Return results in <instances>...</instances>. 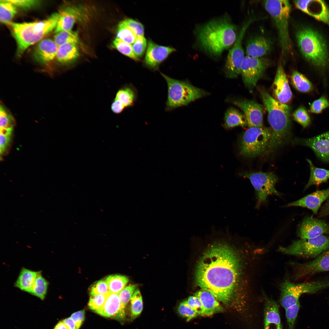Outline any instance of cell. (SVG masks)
<instances>
[{
    "mask_svg": "<svg viewBox=\"0 0 329 329\" xmlns=\"http://www.w3.org/2000/svg\"><path fill=\"white\" fill-rule=\"evenodd\" d=\"M233 102L243 111L249 128L263 127V110L260 104L244 99L236 100Z\"/></svg>",
    "mask_w": 329,
    "mask_h": 329,
    "instance_id": "e0dca14e",
    "label": "cell"
},
{
    "mask_svg": "<svg viewBox=\"0 0 329 329\" xmlns=\"http://www.w3.org/2000/svg\"><path fill=\"white\" fill-rule=\"evenodd\" d=\"M109 293L91 295L88 303L89 309L95 312L101 309L104 305Z\"/></svg>",
    "mask_w": 329,
    "mask_h": 329,
    "instance_id": "b9f144b4",
    "label": "cell"
},
{
    "mask_svg": "<svg viewBox=\"0 0 329 329\" xmlns=\"http://www.w3.org/2000/svg\"><path fill=\"white\" fill-rule=\"evenodd\" d=\"M85 312L81 310L73 313L70 317L75 323L76 329H79L85 319Z\"/></svg>",
    "mask_w": 329,
    "mask_h": 329,
    "instance_id": "f5cc1de1",
    "label": "cell"
},
{
    "mask_svg": "<svg viewBox=\"0 0 329 329\" xmlns=\"http://www.w3.org/2000/svg\"><path fill=\"white\" fill-rule=\"evenodd\" d=\"M293 117L295 121L304 128L310 124V117L306 109L303 107H300L295 110L293 113Z\"/></svg>",
    "mask_w": 329,
    "mask_h": 329,
    "instance_id": "60d3db41",
    "label": "cell"
},
{
    "mask_svg": "<svg viewBox=\"0 0 329 329\" xmlns=\"http://www.w3.org/2000/svg\"><path fill=\"white\" fill-rule=\"evenodd\" d=\"M136 91L131 85H125L117 91L114 100L122 104L125 108L132 106L137 98Z\"/></svg>",
    "mask_w": 329,
    "mask_h": 329,
    "instance_id": "f546056e",
    "label": "cell"
},
{
    "mask_svg": "<svg viewBox=\"0 0 329 329\" xmlns=\"http://www.w3.org/2000/svg\"><path fill=\"white\" fill-rule=\"evenodd\" d=\"M125 20L128 25L135 32L137 36H143V27L141 23L131 19H127Z\"/></svg>",
    "mask_w": 329,
    "mask_h": 329,
    "instance_id": "816d5d0a",
    "label": "cell"
},
{
    "mask_svg": "<svg viewBox=\"0 0 329 329\" xmlns=\"http://www.w3.org/2000/svg\"><path fill=\"white\" fill-rule=\"evenodd\" d=\"M58 46L54 41L49 38L41 40L33 53L34 59L43 64L49 62L56 57Z\"/></svg>",
    "mask_w": 329,
    "mask_h": 329,
    "instance_id": "d4e9b609",
    "label": "cell"
},
{
    "mask_svg": "<svg viewBox=\"0 0 329 329\" xmlns=\"http://www.w3.org/2000/svg\"><path fill=\"white\" fill-rule=\"evenodd\" d=\"M83 12L82 9L74 6H69L61 10L58 13L59 16L55 33L72 30L75 23L81 19Z\"/></svg>",
    "mask_w": 329,
    "mask_h": 329,
    "instance_id": "cb8c5ba5",
    "label": "cell"
},
{
    "mask_svg": "<svg viewBox=\"0 0 329 329\" xmlns=\"http://www.w3.org/2000/svg\"><path fill=\"white\" fill-rule=\"evenodd\" d=\"M136 285H130L124 288L119 293L122 307L125 308L136 289Z\"/></svg>",
    "mask_w": 329,
    "mask_h": 329,
    "instance_id": "7bdbcfd3",
    "label": "cell"
},
{
    "mask_svg": "<svg viewBox=\"0 0 329 329\" xmlns=\"http://www.w3.org/2000/svg\"><path fill=\"white\" fill-rule=\"evenodd\" d=\"M168 86L166 110L169 111L187 105L205 95V92L185 81L172 78L161 73Z\"/></svg>",
    "mask_w": 329,
    "mask_h": 329,
    "instance_id": "52a82bcc",
    "label": "cell"
},
{
    "mask_svg": "<svg viewBox=\"0 0 329 329\" xmlns=\"http://www.w3.org/2000/svg\"><path fill=\"white\" fill-rule=\"evenodd\" d=\"M131 318L134 319L141 313L143 309V301L140 291L136 289L130 300Z\"/></svg>",
    "mask_w": 329,
    "mask_h": 329,
    "instance_id": "f35d334b",
    "label": "cell"
},
{
    "mask_svg": "<svg viewBox=\"0 0 329 329\" xmlns=\"http://www.w3.org/2000/svg\"><path fill=\"white\" fill-rule=\"evenodd\" d=\"M329 197V188L318 190L299 200L289 203L284 207L299 206L307 208L317 214L322 203Z\"/></svg>",
    "mask_w": 329,
    "mask_h": 329,
    "instance_id": "603a6c76",
    "label": "cell"
},
{
    "mask_svg": "<svg viewBox=\"0 0 329 329\" xmlns=\"http://www.w3.org/2000/svg\"><path fill=\"white\" fill-rule=\"evenodd\" d=\"M113 44L116 48L123 54L135 61L140 60V59L135 55L131 44L117 38L113 41Z\"/></svg>",
    "mask_w": 329,
    "mask_h": 329,
    "instance_id": "ab89813d",
    "label": "cell"
},
{
    "mask_svg": "<svg viewBox=\"0 0 329 329\" xmlns=\"http://www.w3.org/2000/svg\"><path fill=\"white\" fill-rule=\"evenodd\" d=\"M329 233V226L322 220L312 217L305 218L300 225L298 235L301 239L313 238Z\"/></svg>",
    "mask_w": 329,
    "mask_h": 329,
    "instance_id": "ffe728a7",
    "label": "cell"
},
{
    "mask_svg": "<svg viewBox=\"0 0 329 329\" xmlns=\"http://www.w3.org/2000/svg\"><path fill=\"white\" fill-rule=\"evenodd\" d=\"M239 256L229 246L218 242L210 246L197 266L195 282L219 301L228 303L232 299L241 274Z\"/></svg>",
    "mask_w": 329,
    "mask_h": 329,
    "instance_id": "6da1fadb",
    "label": "cell"
},
{
    "mask_svg": "<svg viewBox=\"0 0 329 329\" xmlns=\"http://www.w3.org/2000/svg\"><path fill=\"white\" fill-rule=\"evenodd\" d=\"M269 65V62L265 58L245 56L241 66L240 74L244 84L251 92Z\"/></svg>",
    "mask_w": 329,
    "mask_h": 329,
    "instance_id": "8fae6325",
    "label": "cell"
},
{
    "mask_svg": "<svg viewBox=\"0 0 329 329\" xmlns=\"http://www.w3.org/2000/svg\"><path fill=\"white\" fill-rule=\"evenodd\" d=\"M54 41L58 46L68 43L76 45L79 42L77 33L72 30L62 31L56 33Z\"/></svg>",
    "mask_w": 329,
    "mask_h": 329,
    "instance_id": "8d00e7d4",
    "label": "cell"
},
{
    "mask_svg": "<svg viewBox=\"0 0 329 329\" xmlns=\"http://www.w3.org/2000/svg\"><path fill=\"white\" fill-rule=\"evenodd\" d=\"M271 40L261 36H258L250 38L246 46L247 55L256 58L262 57L268 54L272 48Z\"/></svg>",
    "mask_w": 329,
    "mask_h": 329,
    "instance_id": "484cf974",
    "label": "cell"
},
{
    "mask_svg": "<svg viewBox=\"0 0 329 329\" xmlns=\"http://www.w3.org/2000/svg\"><path fill=\"white\" fill-rule=\"evenodd\" d=\"M178 311L181 316L186 318L187 321L196 317L198 315L189 306L186 300L180 304L178 307Z\"/></svg>",
    "mask_w": 329,
    "mask_h": 329,
    "instance_id": "ee69618b",
    "label": "cell"
},
{
    "mask_svg": "<svg viewBox=\"0 0 329 329\" xmlns=\"http://www.w3.org/2000/svg\"><path fill=\"white\" fill-rule=\"evenodd\" d=\"M95 313L107 317L122 320L125 317V309L122 306L119 293L109 292L102 307Z\"/></svg>",
    "mask_w": 329,
    "mask_h": 329,
    "instance_id": "7402d4cb",
    "label": "cell"
},
{
    "mask_svg": "<svg viewBox=\"0 0 329 329\" xmlns=\"http://www.w3.org/2000/svg\"><path fill=\"white\" fill-rule=\"evenodd\" d=\"M295 278L310 276L321 272L329 271V249L313 260L304 263L295 264Z\"/></svg>",
    "mask_w": 329,
    "mask_h": 329,
    "instance_id": "5bb4252c",
    "label": "cell"
},
{
    "mask_svg": "<svg viewBox=\"0 0 329 329\" xmlns=\"http://www.w3.org/2000/svg\"><path fill=\"white\" fill-rule=\"evenodd\" d=\"M116 38L130 44H133L137 37L135 32L128 25L125 20L118 26Z\"/></svg>",
    "mask_w": 329,
    "mask_h": 329,
    "instance_id": "d590c367",
    "label": "cell"
},
{
    "mask_svg": "<svg viewBox=\"0 0 329 329\" xmlns=\"http://www.w3.org/2000/svg\"><path fill=\"white\" fill-rule=\"evenodd\" d=\"M291 82L294 87L301 92H309L313 89L310 81L303 74L296 71H294L292 73Z\"/></svg>",
    "mask_w": 329,
    "mask_h": 329,
    "instance_id": "d6a6232c",
    "label": "cell"
},
{
    "mask_svg": "<svg viewBox=\"0 0 329 329\" xmlns=\"http://www.w3.org/2000/svg\"><path fill=\"white\" fill-rule=\"evenodd\" d=\"M264 7L272 18L278 30L283 55L292 51V45L289 33V20L291 6L288 0L264 1Z\"/></svg>",
    "mask_w": 329,
    "mask_h": 329,
    "instance_id": "8992f818",
    "label": "cell"
},
{
    "mask_svg": "<svg viewBox=\"0 0 329 329\" xmlns=\"http://www.w3.org/2000/svg\"><path fill=\"white\" fill-rule=\"evenodd\" d=\"M263 295L264 301V329H283L278 305L263 292Z\"/></svg>",
    "mask_w": 329,
    "mask_h": 329,
    "instance_id": "44dd1931",
    "label": "cell"
},
{
    "mask_svg": "<svg viewBox=\"0 0 329 329\" xmlns=\"http://www.w3.org/2000/svg\"><path fill=\"white\" fill-rule=\"evenodd\" d=\"M136 56L138 58L143 55L147 47V41L144 36H138L132 45Z\"/></svg>",
    "mask_w": 329,
    "mask_h": 329,
    "instance_id": "f6af8a7d",
    "label": "cell"
},
{
    "mask_svg": "<svg viewBox=\"0 0 329 329\" xmlns=\"http://www.w3.org/2000/svg\"><path fill=\"white\" fill-rule=\"evenodd\" d=\"M296 38L299 50L307 61L320 69L328 66L327 44L318 32L309 27H302L296 32Z\"/></svg>",
    "mask_w": 329,
    "mask_h": 329,
    "instance_id": "5b68a950",
    "label": "cell"
},
{
    "mask_svg": "<svg viewBox=\"0 0 329 329\" xmlns=\"http://www.w3.org/2000/svg\"><path fill=\"white\" fill-rule=\"evenodd\" d=\"M124 107L118 101L113 100L111 106L112 112L115 114H119L125 109Z\"/></svg>",
    "mask_w": 329,
    "mask_h": 329,
    "instance_id": "11a10c76",
    "label": "cell"
},
{
    "mask_svg": "<svg viewBox=\"0 0 329 329\" xmlns=\"http://www.w3.org/2000/svg\"><path fill=\"white\" fill-rule=\"evenodd\" d=\"M329 249V237L323 235L293 241L286 247L280 246L278 251L285 254L306 258H315Z\"/></svg>",
    "mask_w": 329,
    "mask_h": 329,
    "instance_id": "9c48e42d",
    "label": "cell"
},
{
    "mask_svg": "<svg viewBox=\"0 0 329 329\" xmlns=\"http://www.w3.org/2000/svg\"><path fill=\"white\" fill-rule=\"evenodd\" d=\"M0 128H13L12 117L1 106L0 109Z\"/></svg>",
    "mask_w": 329,
    "mask_h": 329,
    "instance_id": "681fc988",
    "label": "cell"
},
{
    "mask_svg": "<svg viewBox=\"0 0 329 329\" xmlns=\"http://www.w3.org/2000/svg\"><path fill=\"white\" fill-rule=\"evenodd\" d=\"M195 34L202 48L215 56L221 55L237 38L236 27L227 15L197 26Z\"/></svg>",
    "mask_w": 329,
    "mask_h": 329,
    "instance_id": "7a4b0ae2",
    "label": "cell"
},
{
    "mask_svg": "<svg viewBox=\"0 0 329 329\" xmlns=\"http://www.w3.org/2000/svg\"><path fill=\"white\" fill-rule=\"evenodd\" d=\"M310 166V175L304 190L312 185L319 186L329 179V170L315 167L311 161L307 159Z\"/></svg>",
    "mask_w": 329,
    "mask_h": 329,
    "instance_id": "4dcf8cb0",
    "label": "cell"
},
{
    "mask_svg": "<svg viewBox=\"0 0 329 329\" xmlns=\"http://www.w3.org/2000/svg\"><path fill=\"white\" fill-rule=\"evenodd\" d=\"M54 329H67L62 320L59 322Z\"/></svg>",
    "mask_w": 329,
    "mask_h": 329,
    "instance_id": "680465c9",
    "label": "cell"
},
{
    "mask_svg": "<svg viewBox=\"0 0 329 329\" xmlns=\"http://www.w3.org/2000/svg\"><path fill=\"white\" fill-rule=\"evenodd\" d=\"M271 132L266 128L251 127L243 133L239 143V153L247 157L257 156L267 149Z\"/></svg>",
    "mask_w": 329,
    "mask_h": 329,
    "instance_id": "ba28073f",
    "label": "cell"
},
{
    "mask_svg": "<svg viewBox=\"0 0 329 329\" xmlns=\"http://www.w3.org/2000/svg\"><path fill=\"white\" fill-rule=\"evenodd\" d=\"M247 125L246 118L237 109L231 108L227 109L225 114L224 127L227 129Z\"/></svg>",
    "mask_w": 329,
    "mask_h": 329,
    "instance_id": "1f68e13d",
    "label": "cell"
},
{
    "mask_svg": "<svg viewBox=\"0 0 329 329\" xmlns=\"http://www.w3.org/2000/svg\"><path fill=\"white\" fill-rule=\"evenodd\" d=\"M17 13L16 7L8 0L0 1V21L7 24L11 22Z\"/></svg>",
    "mask_w": 329,
    "mask_h": 329,
    "instance_id": "836d02e7",
    "label": "cell"
},
{
    "mask_svg": "<svg viewBox=\"0 0 329 329\" xmlns=\"http://www.w3.org/2000/svg\"><path fill=\"white\" fill-rule=\"evenodd\" d=\"M329 214V201L323 207L320 211V216H323Z\"/></svg>",
    "mask_w": 329,
    "mask_h": 329,
    "instance_id": "6f0895ef",
    "label": "cell"
},
{
    "mask_svg": "<svg viewBox=\"0 0 329 329\" xmlns=\"http://www.w3.org/2000/svg\"><path fill=\"white\" fill-rule=\"evenodd\" d=\"M12 134L4 135L0 134V152L3 154L9 146Z\"/></svg>",
    "mask_w": 329,
    "mask_h": 329,
    "instance_id": "db71d44e",
    "label": "cell"
},
{
    "mask_svg": "<svg viewBox=\"0 0 329 329\" xmlns=\"http://www.w3.org/2000/svg\"><path fill=\"white\" fill-rule=\"evenodd\" d=\"M187 302L189 306L198 314L205 316V311L199 299L195 295L189 297Z\"/></svg>",
    "mask_w": 329,
    "mask_h": 329,
    "instance_id": "7dc6e473",
    "label": "cell"
},
{
    "mask_svg": "<svg viewBox=\"0 0 329 329\" xmlns=\"http://www.w3.org/2000/svg\"><path fill=\"white\" fill-rule=\"evenodd\" d=\"M41 271H35L23 267L14 284L15 287L30 293L38 275Z\"/></svg>",
    "mask_w": 329,
    "mask_h": 329,
    "instance_id": "83f0119b",
    "label": "cell"
},
{
    "mask_svg": "<svg viewBox=\"0 0 329 329\" xmlns=\"http://www.w3.org/2000/svg\"><path fill=\"white\" fill-rule=\"evenodd\" d=\"M280 303L285 312L292 311L299 304V298L306 293L305 283L294 284L288 280L280 285Z\"/></svg>",
    "mask_w": 329,
    "mask_h": 329,
    "instance_id": "4fadbf2b",
    "label": "cell"
},
{
    "mask_svg": "<svg viewBox=\"0 0 329 329\" xmlns=\"http://www.w3.org/2000/svg\"><path fill=\"white\" fill-rule=\"evenodd\" d=\"M272 88L273 94L278 101L285 104L291 100L292 92L281 61L278 65Z\"/></svg>",
    "mask_w": 329,
    "mask_h": 329,
    "instance_id": "d6986e66",
    "label": "cell"
},
{
    "mask_svg": "<svg viewBox=\"0 0 329 329\" xmlns=\"http://www.w3.org/2000/svg\"><path fill=\"white\" fill-rule=\"evenodd\" d=\"M329 107V101L324 97L322 96L315 100L310 106V111L314 113H319Z\"/></svg>",
    "mask_w": 329,
    "mask_h": 329,
    "instance_id": "bcb514c9",
    "label": "cell"
},
{
    "mask_svg": "<svg viewBox=\"0 0 329 329\" xmlns=\"http://www.w3.org/2000/svg\"><path fill=\"white\" fill-rule=\"evenodd\" d=\"M16 7L29 9L39 5L41 1L35 0H8Z\"/></svg>",
    "mask_w": 329,
    "mask_h": 329,
    "instance_id": "f907efd6",
    "label": "cell"
},
{
    "mask_svg": "<svg viewBox=\"0 0 329 329\" xmlns=\"http://www.w3.org/2000/svg\"><path fill=\"white\" fill-rule=\"evenodd\" d=\"M294 142L310 147L319 158L329 163V131L309 138H296Z\"/></svg>",
    "mask_w": 329,
    "mask_h": 329,
    "instance_id": "9a60e30c",
    "label": "cell"
},
{
    "mask_svg": "<svg viewBox=\"0 0 329 329\" xmlns=\"http://www.w3.org/2000/svg\"><path fill=\"white\" fill-rule=\"evenodd\" d=\"M254 19L249 20L243 25L234 46L229 51L225 67L226 75L228 78H235L240 74L241 66L245 57L242 41L246 30Z\"/></svg>",
    "mask_w": 329,
    "mask_h": 329,
    "instance_id": "7c38bea8",
    "label": "cell"
},
{
    "mask_svg": "<svg viewBox=\"0 0 329 329\" xmlns=\"http://www.w3.org/2000/svg\"><path fill=\"white\" fill-rule=\"evenodd\" d=\"M58 12H55L41 21L22 23L11 22L7 24L17 45L16 55L20 57L30 46L41 41L45 36L55 30L58 19Z\"/></svg>",
    "mask_w": 329,
    "mask_h": 329,
    "instance_id": "277c9868",
    "label": "cell"
},
{
    "mask_svg": "<svg viewBox=\"0 0 329 329\" xmlns=\"http://www.w3.org/2000/svg\"><path fill=\"white\" fill-rule=\"evenodd\" d=\"M294 3L298 9L329 25V9L324 1L299 0Z\"/></svg>",
    "mask_w": 329,
    "mask_h": 329,
    "instance_id": "2e32d148",
    "label": "cell"
},
{
    "mask_svg": "<svg viewBox=\"0 0 329 329\" xmlns=\"http://www.w3.org/2000/svg\"><path fill=\"white\" fill-rule=\"evenodd\" d=\"M62 321L67 329H76L75 323L70 317L65 319Z\"/></svg>",
    "mask_w": 329,
    "mask_h": 329,
    "instance_id": "9f6ffc18",
    "label": "cell"
},
{
    "mask_svg": "<svg viewBox=\"0 0 329 329\" xmlns=\"http://www.w3.org/2000/svg\"><path fill=\"white\" fill-rule=\"evenodd\" d=\"M175 51L172 47L160 45L149 40L144 60L145 64L148 68L157 70L161 63Z\"/></svg>",
    "mask_w": 329,
    "mask_h": 329,
    "instance_id": "ac0fdd59",
    "label": "cell"
},
{
    "mask_svg": "<svg viewBox=\"0 0 329 329\" xmlns=\"http://www.w3.org/2000/svg\"><path fill=\"white\" fill-rule=\"evenodd\" d=\"M268 113V120L272 130L267 149L272 150L282 145L290 135L291 128L290 109L285 104L274 99L264 89L259 90Z\"/></svg>",
    "mask_w": 329,
    "mask_h": 329,
    "instance_id": "3957f363",
    "label": "cell"
},
{
    "mask_svg": "<svg viewBox=\"0 0 329 329\" xmlns=\"http://www.w3.org/2000/svg\"><path fill=\"white\" fill-rule=\"evenodd\" d=\"M79 56V53L76 45L71 43L66 44L58 46L56 55L58 61L63 64L75 61Z\"/></svg>",
    "mask_w": 329,
    "mask_h": 329,
    "instance_id": "f1b7e54d",
    "label": "cell"
},
{
    "mask_svg": "<svg viewBox=\"0 0 329 329\" xmlns=\"http://www.w3.org/2000/svg\"><path fill=\"white\" fill-rule=\"evenodd\" d=\"M49 282L40 273L37 276L30 294L43 300L46 295Z\"/></svg>",
    "mask_w": 329,
    "mask_h": 329,
    "instance_id": "74e56055",
    "label": "cell"
},
{
    "mask_svg": "<svg viewBox=\"0 0 329 329\" xmlns=\"http://www.w3.org/2000/svg\"><path fill=\"white\" fill-rule=\"evenodd\" d=\"M109 292L108 285L105 281L101 280L94 284L91 287V295L106 294Z\"/></svg>",
    "mask_w": 329,
    "mask_h": 329,
    "instance_id": "c3c4849f",
    "label": "cell"
},
{
    "mask_svg": "<svg viewBox=\"0 0 329 329\" xmlns=\"http://www.w3.org/2000/svg\"><path fill=\"white\" fill-rule=\"evenodd\" d=\"M194 295L200 301L205 311V316L212 315L223 310V308L214 296L203 289L197 291Z\"/></svg>",
    "mask_w": 329,
    "mask_h": 329,
    "instance_id": "4316f807",
    "label": "cell"
},
{
    "mask_svg": "<svg viewBox=\"0 0 329 329\" xmlns=\"http://www.w3.org/2000/svg\"><path fill=\"white\" fill-rule=\"evenodd\" d=\"M105 281L110 292L119 293L125 287L129 279L126 276L116 274L108 276Z\"/></svg>",
    "mask_w": 329,
    "mask_h": 329,
    "instance_id": "e575fe53",
    "label": "cell"
},
{
    "mask_svg": "<svg viewBox=\"0 0 329 329\" xmlns=\"http://www.w3.org/2000/svg\"><path fill=\"white\" fill-rule=\"evenodd\" d=\"M240 175L249 179L254 187L256 193L257 208L266 202L269 195H281L275 188L278 179L273 173L261 172H246L241 173Z\"/></svg>",
    "mask_w": 329,
    "mask_h": 329,
    "instance_id": "30bf717a",
    "label": "cell"
}]
</instances>
